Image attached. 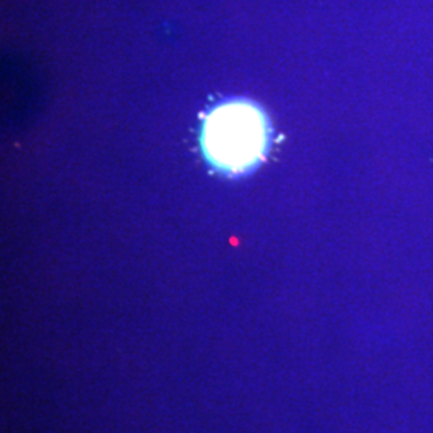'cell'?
Returning <instances> with one entry per match:
<instances>
[{"instance_id":"obj_1","label":"cell","mask_w":433,"mask_h":433,"mask_svg":"<svg viewBox=\"0 0 433 433\" xmlns=\"http://www.w3.org/2000/svg\"><path fill=\"white\" fill-rule=\"evenodd\" d=\"M266 138L262 113L245 103H229L214 111L204 129L206 151L216 166L228 170H241L258 161Z\"/></svg>"}]
</instances>
